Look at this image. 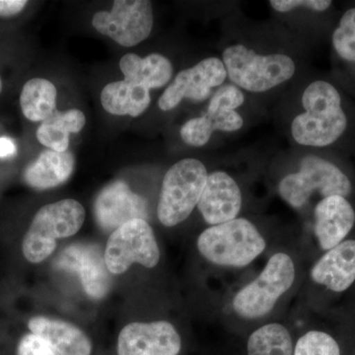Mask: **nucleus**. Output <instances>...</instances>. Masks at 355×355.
Masks as SVG:
<instances>
[{
    "label": "nucleus",
    "instance_id": "f3484780",
    "mask_svg": "<svg viewBox=\"0 0 355 355\" xmlns=\"http://www.w3.org/2000/svg\"><path fill=\"white\" fill-rule=\"evenodd\" d=\"M31 334L40 336L58 355H91L92 343L80 329L49 317H33L28 322Z\"/></svg>",
    "mask_w": 355,
    "mask_h": 355
},
{
    "label": "nucleus",
    "instance_id": "b1692460",
    "mask_svg": "<svg viewBox=\"0 0 355 355\" xmlns=\"http://www.w3.org/2000/svg\"><path fill=\"white\" fill-rule=\"evenodd\" d=\"M331 41L340 58L355 64V8L343 14Z\"/></svg>",
    "mask_w": 355,
    "mask_h": 355
},
{
    "label": "nucleus",
    "instance_id": "c85d7f7f",
    "mask_svg": "<svg viewBox=\"0 0 355 355\" xmlns=\"http://www.w3.org/2000/svg\"><path fill=\"white\" fill-rule=\"evenodd\" d=\"M270 6L280 13L289 12L293 9L304 8L323 12L331 6V0H270Z\"/></svg>",
    "mask_w": 355,
    "mask_h": 355
},
{
    "label": "nucleus",
    "instance_id": "473e14b6",
    "mask_svg": "<svg viewBox=\"0 0 355 355\" xmlns=\"http://www.w3.org/2000/svg\"><path fill=\"white\" fill-rule=\"evenodd\" d=\"M1 90H2V81H1V79H0V93H1Z\"/></svg>",
    "mask_w": 355,
    "mask_h": 355
},
{
    "label": "nucleus",
    "instance_id": "393cba45",
    "mask_svg": "<svg viewBox=\"0 0 355 355\" xmlns=\"http://www.w3.org/2000/svg\"><path fill=\"white\" fill-rule=\"evenodd\" d=\"M293 355H340V350L333 336L311 331L299 338Z\"/></svg>",
    "mask_w": 355,
    "mask_h": 355
},
{
    "label": "nucleus",
    "instance_id": "39448f33",
    "mask_svg": "<svg viewBox=\"0 0 355 355\" xmlns=\"http://www.w3.org/2000/svg\"><path fill=\"white\" fill-rule=\"evenodd\" d=\"M207 177V168L197 159H183L168 170L157 209L163 225L173 227L191 216L200 202Z\"/></svg>",
    "mask_w": 355,
    "mask_h": 355
},
{
    "label": "nucleus",
    "instance_id": "2f4dec72",
    "mask_svg": "<svg viewBox=\"0 0 355 355\" xmlns=\"http://www.w3.org/2000/svg\"><path fill=\"white\" fill-rule=\"evenodd\" d=\"M17 147L12 139L7 137H0V158H11L16 155Z\"/></svg>",
    "mask_w": 355,
    "mask_h": 355
},
{
    "label": "nucleus",
    "instance_id": "412c9836",
    "mask_svg": "<svg viewBox=\"0 0 355 355\" xmlns=\"http://www.w3.org/2000/svg\"><path fill=\"white\" fill-rule=\"evenodd\" d=\"M85 123V116L80 110L65 112L55 110L48 119L42 121L37 130V139L51 150L67 153L70 133L80 132Z\"/></svg>",
    "mask_w": 355,
    "mask_h": 355
},
{
    "label": "nucleus",
    "instance_id": "2eb2a0df",
    "mask_svg": "<svg viewBox=\"0 0 355 355\" xmlns=\"http://www.w3.org/2000/svg\"><path fill=\"white\" fill-rule=\"evenodd\" d=\"M355 223V212L342 196L324 198L315 209V234L320 247L331 250L343 241Z\"/></svg>",
    "mask_w": 355,
    "mask_h": 355
},
{
    "label": "nucleus",
    "instance_id": "5701e85b",
    "mask_svg": "<svg viewBox=\"0 0 355 355\" xmlns=\"http://www.w3.org/2000/svg\"><path fill=\"white\" fill-rule=\"evenodd\" d=\"M248 354L293 355L291 334L282 324H265L250 336Z\"/></svg>",
    "mask_w": 355,
    "mask_h": 355
},
{
    "label": "nucleus",
    "instance_id": "a211bd4d",
    "mask_svg": "<svg viewBox=\"0 0 355 355\" xmlns=\"http://www.w3.org/2000/svg\"><path fill=\"white\" fill-rule=\"evenodd\" d=\"M74 165L76 160L71 153L46 150L28 166L23 178L31 188L49 190L67 182L73 172Z\"/></svg>",
    "mask_w": 355,
    "mask_h": 355
},
{
    "label": "nucleus",
    "instance_id": "aec40b11",
    "mask_svg": "<svg viewBox=\"0 0 355 355\" xmlns=\"http://www.w3.org/2000/svg\"><path fill=\"white\" fill-rule=\"evenodd\" d=\"M150 102L148 88L125 79L109 83L101 93L103 108L116 116H139L146 111Z\"/></svg>",
    "mask_w": 355,
    "mask_h": 355
},
{
    "label": "nucleus",
    "instance_id": "4468645a",
    "mask_svg": "<svg viewBox=\"0 0 355 355\" xmlns=\"http://www.w3.org/2000/svg\"><path fill=\"white\" fill-rule=\"evenodd\" d=\"M198 207L203 219L210 225L233 220L241 210V190L227 173H211L207 177Z\"/></svg>",
    "mask_w": 355,
    "mask_h": 355
},
{
    "label": "nucleus",
    "instance_id": "0eeeda50",
    "mask_svg": "<svg viewBox=\"0 0 355 355\" xmlns=\"http://www.w3.org/2000/svg\"><path fill=\"white\" fill-rule=\"evenodd\" d=\"M295 279L294 263L288 254H273L261 275L236 294L233 309L246 319L268 315Z\"/></svg>",
    "mask_w": 355,
    "mask_h": 355
},
{
    "label": "nucleus",
    "instance_id": "f257e3e1",
    "mask_svg": "<svg viewBox=\"0 0 355 355\" xmlns=\"http://www.w3.org/2000/svg\"><path fill=\"white\" fill-rule=\"evenodd\" d=\"M302 105L304 113L291 123L292 137L300 146H331L347 130L342 98L331 83L318 80L309 84L303 93Z\"/></svg>",
    "mask_w": 355,
    "mask_h": 355
},
{
    "label": "nucleus",
    "instance_id": "7c9ffc66",
    "mask_svg": "<svg viewBox=\"0 0 355 355\" xmlns=\"http://www.w3.org/2000/svg\"><path fill=\"white\" fill-rule=\"evenodd\" d=\"M28 2L25 0H0V16L9 17L20 13Z\"/></svg>",
    "mask_w": 355,
    "mask_h": 355
},
{
    "label": "nucleus",
    "instance_id": "f03ea898",
    "mask_svg": "<svg viewBox=\"0 0 355 355\" xmlns=\"http://www.w3.org/2000/svg\"><path fill=\"white\" fill-rule=\"evenodd\" d=\"M222 62L231 83L253 93L266 92L286 83L296 70L294 60L288 55H258L240 44L224 50Z\"/></svg>",
    "mask_w": 355,
    "mask_h": 355
},
{
    "label": "nucleus",
    "instance_id": "bb28decb",
    "mask_svg": "<svg viewBox=\"0 0 355 355\" xmlns=\"http://www.w3.org/2000/svg\"><path fill=\"white\" fill-rule=\"evenodd\" d=\"M214 132V130L205 114L187 121L180 130L184 144L195 147L205 146L211 139Z\"/></svg>",
    "mask_w": 355,
    "mask_h": 355
},
{
    "label": "nucleus",
    "instance_id": "1a4fd4ad",
    "mask_svg": "<svg viewBox=\"0 0 355 355\" xmlns=\"http://www.w3.org/2000/svg\"><path fill=\"white\" fill-rule=\"evenodd\" d=\"M153 23V4L147 0H116L111 11H99L92 19L98 32L123 46L148 38Z\"/></svg>",
    "mask_w": 355,
    "mask_h": 355
},
{
    "label": "nucleus",
    "instance_id": "6ab92c4d",
    "mask_svg": "<svg viewBox=\"0 0 355 355\" xmlns=\"http://www.w3.org/2000/svg\"><path fill=\"white\" fill-rule=\"evenodd\" d=\"M120 67L125 80L146 86L149 90L163 87L173 76L171 62L156 53L146 58L127 53L121 58Z\"/></svg>",
    "mask_w": 355,
    "mask_h": 355
},
{
    "label": "nucleus",
    "instance_id": "c756f323",
    "mask_svg": "<svg viewBox=\"0 0 355 355\" xmlns=\"http://www.w3.org/2000/svg\"><path fill=\"white\" fill-rule=\"evenodd\" d=\"M17 355H58L46 340L34 334H27L21 338Z\"/></svg>",
    "mask_w": 355,
    "mask_h": 355
},
{
    "label": "nucleus",
    "instance_id": "9d476101",
    "mask_svg": "<svg viewBox=\"0 0 355 355\" xmlns=\"http://www.w3.org/2000/svg\"><path fill=\"white\" fill-rule=\"evenodd\" d=\"M227 78L222 60L207 58L190 69L182 70L161 95L158 101L162 111H171L184 99L203 102Z\"/></svg>",
    "mask_w": 355,
    "mask_h": 355
},
{
    "label": "nucleus",
    "instance_id": "9b49d317",
    "mask_svg": "<svg viewBox=\"0 0 355 355\" xmlns=\"http://www.w3.org/2000/svg\"><path fill=\"white\" fill-rule=\"evenodd\" d=\"M181 338L169 322L128 324L118 340L119 355H177Z\"/></svg>",
    "mask_w": 355,
    "mask_h": 355
},
{
    "label": "nucleus",
    "instance_id": "4be33fe9",
    "mask_svg": "<svg viewBox=\"0 0 355 355\" xmlns=\"http://www.w3.org/2000/svg\"><path fill=\"white\" fill-rule=\"evenodd\" d=\"M20 106L28 120L44 121L55 111L57 88L46 79L33 78L23 86Z\"/></svg>",
    "mask_w": 355,
    "mask_h": 355
},
{
    "label": "nucleus",
    "instance_id": "7ed1b4c3",
    "mask_svg": "<svg viewBox=\"0 0 355 355\" xmlns=\"http://www.w3.org/2000/svg\"><path fill=\"white\" fill-rule=\"evenodd\" d=\"M266 243L258 229L245 218L211 226L198 239L203 258L218 266L242 268L258 258Z\"/></svg>",
    "mask_w": 355,
    "mask_h": 355
},
{
    "label": "nucleus",
    "instance_id": "6e6552de",
    "mask_svg": "<svg viewBox=\"0 0 355 355\" xmlns=\"http://www.w3.org/2000/svg\"><path fill=\"white\" fill-rule=\"evenodd\" d=\"M109 272L121 275L132 263L153 268L160 260V251L153 228L144 219L128 221L110 235L104 254Z\"/></svg>",
    "mask_w": 355,
    "mask_h": 355
},
{
    "label": "nucleus",
    "instance_id": "423d86ee",
    "mask_svg": "<svg viewBox=\"0 0 355 355\" xmlns=\"http://www.w3.org/2000/svg\"><path fill=\"white\" fill-rule=\"evenodd\" d=\"M280 197L293 209H301L314 191L322 197L342 196L352 191L349 178L334 163L315 155L305 156L301 160L297 173L287 175L279 183Z\"/></svg>",
    "mask_w": 355,
    "mask_h": 355
},
{
    "label": "nucleus",
    "instance_id": "dca6fc26",
    "mask_svg": "<svg viewBox=\"0 0 355 355\" xmlns=\"http://www.w3.org/2000/svg\"><path fill=\"white\" fill-rule=\"evenodd\" d=\"M311 277L331 291L343 292L355 282V240L329 250L313 266Z\"/></svg>",
    "mask_w": 355,
    "mask_h": 355
},
{
    "label": "nucleus",
    "instance_id": "f8f14e48",
    "mask_svg": "<svg viewBox=\"0 0 355 355\" xmlns=\"http://www.w3.org/2000/svg\"><path fill=\"white\" fill-rule=\"evenodd\" d=\"M95 218L103 230H116L135 219L146 220V200L130 190L123 181L114 182L99 193L94 205Z\"/></svg>",
    "mask_w": 355,
    "mask_h": 355
},
{
    "label": "nucleus",
    "instance_id": "a878e982",
    "mask_svg": "<svg viewBox=\"0 0 355 355\" xmlns=\"http://www.w3.org/2000/svg\"><path fill=\"white\" fill-rule=\"evenodd\" d=\"M245 102L243 91L234 84L222 85L211 96L207 113L214 114L220 111H236Z\"/></svg>",
    "mask_w": 355,
    "mask_h": 355
},
{
    "label": "nucleus",
    "instance_id": "20e7f679",
    "mask_svg": "<svg viewBox=\"0 0 355 355\" xmlns=\"http://www.w3.org/2000/svg\"><path fill=\"white\" fill-rule=\"evenodd\" d=\"M85 220V210L76 200H64L44 205L37 212L22 242L26 260L39 263L57 247L55 240L73 236Z\"/></svg>",
    "mask_w": 355,
    "mask_h": 355
},
{
    "label": "nucleus",
    "instance_id": "ddd939ff",
    "mask_svg": "<svg viewBox=\"0 0 355 355\" xmlns=\"http://www.w3.org/2000/svg\"><path fill=\"white\" fill-rule=\"evenodd\" d=\"M57 266L77 272L89 297L102 299L111 288V277L101 250L95 245H72L58 257Z\"/></svg>",
    "mask_w": 355,
    "mask_h": 355
},
{
    "label": "nucleus",
    "instance_id": "cd10ccee",
    "mask_svg": "<svg viewBox=\"0 0 355 355\" xmlns=\"http://www.w3.org/2000/svg\"><path fill=\"white\" fill-rule=\"evenodd\" d=\"M209 119L210 125L216 130L220 132H233L241 130L244 125V120L241 114L236 111H220L217 113H205Z\"/></svg>",
    "mask_w": 355,
    "mask_h": 355
}]
</instances>
